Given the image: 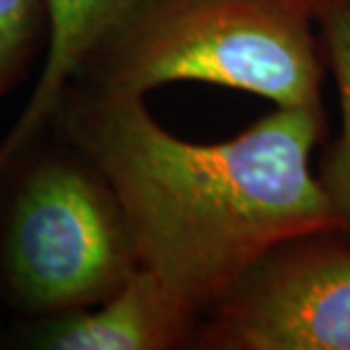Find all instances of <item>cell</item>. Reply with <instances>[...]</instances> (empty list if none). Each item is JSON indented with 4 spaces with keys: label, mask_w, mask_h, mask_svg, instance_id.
<instances>
[{
    "label": "cell",
    "mask_w": 350,
    "mask_h": 350,
    "mask_svg": "<svg viewBox=\"0 0 350 350\" xmlns=\"http://www.w3.org/2000/svg\"><path fill=\"white\" fill-rule=\"evenodd\" d=\"M51 128L114 189L139 264L196 314L284 243L344 230L310 171L319 109L280 107L219 144L164 130L142 96L68 87Z\"/></svg>",
    "instance_id": "obj_1"
},
{
    "label": "cell",
    "mask_w": 350,
    "mask_h": 350,
    "mask_svg": "<svg viewBox=\"0 0 350 350\" xmlns=\"http://www.w3.org/2000/svg\"><path fill=\"white\" fill-rule=\"evenodd\" d=\"M207 82L319 109L321 62L310 14L284 0H148L82 68L78 87L146 96Z\"/></svg>",
    "instance_id": "obj_2"
},
{
    "label": "cell",
    "mask_w": 350,
    "mask_h": 350,
    "mask_svg": "<svg viewBox=\"0 0 350 350\" xmlns=\"http://www.w3.org/2000/svg\"><path fill=\"white\" fill-rule=\"evenodd\" d=\"M55 142L46 132L0 180V291L37 319L103 303L142 266L114 189L62 132Z\"/></svg>",
    "instance_id": "obj_3"
},
{
    "label": "cell",
    "mask_w": 350,
    "mask_h": 350,
    "mask_svg": "<svg viewBox=\"0 0 350 350\" xmlns=\"http://www.w3.org/2000/svg\"><path fill=\"white\" fill-rule=\"evenodd\" d=\"M196 341L216 350H350V248L284 243L209 310Z\"/></svg>",
    "instance_id": "obj_4"
},
{
    "label": "cell",
    "mask_w": 350,
    "mask_h": 350,
    "mask_svg": "<svg viewBox=\"0 0 350 350\" xmlns=\"http://www.w3.org/2000/svg\"><path fill=\"white\" fill-rule=\"evenodd\" d=\"M198 314L146 266L94 307L39 319L30 332L39 350H169L196 339Z\"/></svg>",
    "instance_id": "obj_5"
},
{
    "label": "cell",
    "mask_w": 350,
    "mask_h": 350,
    "mask_svg": "<svg viewBox=\"0 0 350 350\" xmlns=\"http://www.w3.org/2000/svg\"><path fill=\"white\" fill-rule=\"evenodd\" d=\"M148 0H48V37L41 73L25 107L0 142V180L51 130L59 103L89 57Z\"/></svg>",
    "instance_id": "obj_6"
},
{
    "label": "cell",
    "mask_w": 350,
    "mask_h": 350,
    "mask_svg": "<svg viewBox=\"0 0 350 350\" xmlns=\"http://www.w3.org/2000/svg\"><path fill=\"white\" fill-rule=\"evenodd\" d=\"M317 16L337 75L344 116L341 135L327 152L319 180L344 223V230H350V0H325Z\"/></svg>",
    "instance_id": "obj_7"
},
{
    "label": "cell",
    "mask_w": 350,
    "mask_h": 350,
    "mask_svg": "<svg viewBox=\"0 0 350 350\" xmlns=\"http://www.w3.org/2000/svg\"><path fill=\"white\" fill-rule=\"evenodd\" d=\"M48 37V0H0V100L30 75Z\"/></svg>",
    "instance_id": "obj_8"
},
{
    "label": "cell",
    "mask_w": 350,
    "mask_h": 350,
    "mask_svg": "<svg viewBox=\"0 0 350 350\" xmlns=\"http://www.w3.org/2000/svg\"><path fill=\"white\" fill-rule=\"evenodd\" d=\"M284 3H289V5H293V7H298V10H303V12H307L312 16H317V12L321 10V5L325 3V0H284Z\"/></svg>",
    "instance_id": "obj_9"
}]
</instances>
